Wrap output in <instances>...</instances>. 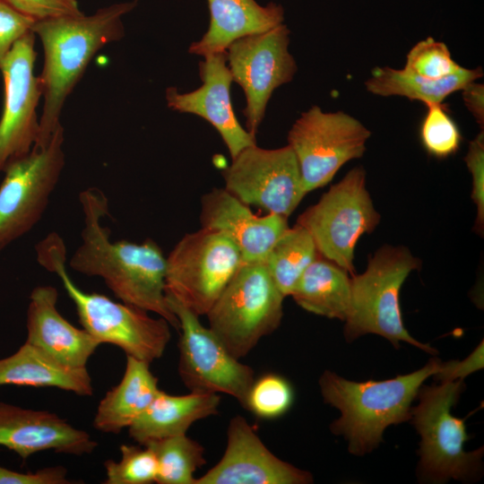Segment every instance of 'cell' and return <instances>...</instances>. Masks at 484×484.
I'll list each match as a JSON object with an SVG mask.
<instances>
[{
  "label": "cell",
  "mask_w": 484,
  "mask_h": 484,
  "mask_svg": "<svg viewBox=\"0 0 484 484\" xmlns=\"http://www.w3.org/2000/svg\"><path fill=\"white\" fill-rule=\"evenodd\" d=\"M225 189L247 205L289 217L304 192L292 149H263L256 144L241 151L222 171Z\"/></svg>",
  "instance_id": "cell-14"
},
{
  "label": "cell",
  "mask_w": 484,
  "mask_h": 484,
  "mask_svg": "<svg viewBox=\"0 0 484 484\" xmlns=\"http://www.w3.org/2000/svg\"><path fill=\"white\" fill-rule=\"evenodd\" d=\"M0 445L25 461L44 451L90 454L98 443L85 430L74 428L56 413L0 402Z\"/></svg>",
  "instance_id": "cell-18"
},
{
  "label": "cell",
  "mask_w": 484,
  "mask_h": 484,
  "mask_svg": "<svg viewBox=\"0 0 484 484\" xmlns=\"http://www.w3.org/2000/svg\"><path fill=\"white\" fill-rule=\"evenodd\" d=\"M290 30L281 23L233 41L226 49L232 79L244 91L246 131L255 136L275 89L292 81L297 64L289 51Z\"/></svg>",
  "instance_id": "cell-13"
},
{
  "label": "cell",
  "mask_w": 484,
  "mask_h": 484,
  "mask_svg": "<svg viewBox=\"0 0 484 484\" xmlns=\"http://www.w3.org/2000/svg\"><path fill=\"white\" fill-rule=\"evenodd\" d=\"M310 472L274 455L255 428L240 416L227 428V445L220 460L194 484H308Z\"/></svg>",
  "instance_id": "cell-16"
},
{
  "label": "cell",
  "mask_w": 484,
  "mask_h": 484,
  "mask_svg": "<svg viewBox=\"0 0 484 484\" xmlns=\"http://www.w3.org/2000/svg\"><path fill=\"white\" fill-rule=\"evenodd\" d=\"M348 272L319 255L304 272L290 296L305 310L345 321L350 308Z\"/></svg>",
  "instance_id": "cell-25"
},
{
  "label": "cell",
  "mask_w": 484,
  "mask_h": 484,
  "mask_svg": "<svg viewBox=\"0 0 484 484\" xmlns=\"http://www.w3.org/2000/svg\"><path fill=\"white\" fill-rule=\"evenodd\" d=\"M427 114L420 126V140L428 154L445 159L454 155L460 148V130L440 104L428 105Z\"/></svg>",
  "instance_id": "cell-31"
},
{
  "label": "cell",
  "mask_w": 484,
  "mask_h": 484,
  "mask_svg": "<svg viewBox=\"0 0 484 484\" xmlns=\"http://www.w3.org/2000/svg\"><path fill=\"white\" fill-rule=\"evenodd\" d=\"M462 99L467 109L476 122L483 127L484 124V86L476 81L467 84L462 90Z\"/></svg>",
  "instance_id": "cell-38"
},
{
  "label": "cell",
  "mask_w": 484,
  "mask_h": 484,
  "mask_svg": "<svg viewBox=\"0 0 484 484\" xmlns=\"http://www.w3.org/2000/svg\"><path fill=\"white\" fill-rule=\"evenodd\" d=\"M35 39L33 31L20 39L1 67L4 105L0 117V172L29 154L38 141L37 108L42 90L35 74Z\"/></svg>",
  "instance_id": "cell-15"
},
{
  "label": "cell",
  "mask_w": 484,
  "mask_h": 484,
  "mask_svg": "<svg viewBox=\"0 0 484 484\" xmlns=\"http://www.w3.org/2000/svg\"><path fill=\"white\" fill-rule=\"evenodd\" d=\"M57 290L50 285L35 287L27 310V339L58 361L86 367L100 343L83 328L79 329L57 310Z\"/></svg>",
  "instance_id": "cell-20"
},
{
  "label": "cell",
  "mask_w": 484,
  "mask_h": 484,
  "mask_svg": "<svg viewBox=\"0 0 484 484\" xmlns=\"http://www.w3.org/2000/svg\"><path fill=\"white\" fill-rule=\"evenodd\" d=\"M463 389V380H455L424 385L418 393L419 403L411 409V419L421 437L419 470L426 480H469L480 471L483 447L473 452L463 449L468 438L465 419L451 413Z\"/></svg>",
  "instance_id": "cell-7"
},
{
  "label": "cell",
  "mask_w": 484,
  "mask_h": 484,
  "mask_svg": "<svg viewBox=\"0 0 484 484\" xmlns=\"http://www.w3.org/2000/svg\"><path fill=\"white\" fill-rule=\"evenodd\" d=\"M461 67L452 58L445 43L428 38L409 51L403 69L424 78L437 80L455 73Z\"/></svg>",
  "instance_id": "cell-32"
},
{
  "label": "cell",
  "mask_w": 484,
  "mask_h": 484,
  "mask_svg": "<svg viewBox=\"0 0 484 484\" xmlns=\"http://www.w3.org/2000/svg\"><path fill=\"white\" fill-rule=\"evenodd\" d=\"M465 163L471 173L472 191L471 199L477 205V218L474 231L483 235L484 229V134L481 131L470 143L468 152L464 158Z\"/></svg>",
  "instance_id": "cell-33"
},
{
  "label": "cell",
  "mask_w": 484,
  "mask_h": 484,
  "mask_svg": "<svg viewBox=\"0 0 484 484\" xmlns=\"http://www.w3.org/2000/svg\"><path fill=\"white\" fill-rule=\"evenodd\" d=\"M440 365L438 359H433L417 371L384 381L354 382L324 371L319 379L323 399L341 411L330 426L332 432L348 440L353 454L373 451L387 427L411 419L412 401Z\"/></svg>",
  "instance_id": "cell-3"
},
{
  "label": "cell",
  "mask_w": 484,
  "mask_h": 484,
  "mask_svg": "<svg viewBox=\"0 0 484 484\" xmlns=\"http://www.w3.org/2000/svg\"><path fill=\"white\" fill-rule=\"evenodd\" d=\"M202 228L224 233L238 248L243 262L264 261L275 241L289 228L287 217L257 216L225 188H213L201 200Z\"/></svg>",
  "instance_id": "cell-19"
},
{
  "label": "cell",
  "mask_w": 484,
  "mask_h": 484,
  "mask_svg": "<svg viewBox=\"0 0 484 484\" xmlns=\"http://www.w3.org/2000/svg\"><path fill=\"white\" fill-rule=\"evenodd\" d=\"M310 233L296 224L275 241L264 263L278 290L290 296L306 269L319 256Z\"/></svg>",
  "instance_id": "cell-27"
},
{
  "label": "cell",
  "mask_w": 484,
  "mask_h": 484,
  "mask_svg": "<svg viewBox=\"0 0 484 484\" xmlns=\"http://www.w3.org/2000/svg\"><path fill=\"white\" fill-rule=\"evenodd\" d=\"M158 465L156 483L194 484L195 471L206 463L204 448L186 434L154 440L146 445Z\"/></svg>",
  "instance_id": "cell-28"
},
{
  "label": "cell",
  "mask_w": 484,
  "mask_h": 484,
  "mask_svg": "<svg viewBox=\"0 0 484 484\" xmlns=\"http://www.w3.org/2000/svg\"><path fill=\"white\" fill-rule=\"evenodd\" d=\"M203 57L204 60L199 63L202 86L185 93L169 87L166 90L167 104L174 111L194 114L209 122L234 159L244 149L255 145L256 138L241 126L233 111L230 99L233 79L227 65L226 52Z\"/></svg>",
  "instance_id": "cell-17"
},
{
  "label": "cell",
  "mask_w": 484,
  "mask_h": 484,
  "mask_svg": "<svg viewBox=\"0 0 484 484\" xmlns=\"http://www.w3.org/2000/svg\"><path fill=\"white\" fill-rule=\"evenodd\" d=\"M118 462L108 459L104 462V484H151L156 482V457L147 445L123 444Z\"/></svg>",
  "instance_id": "cell-30"
},
{
  "label": "cell",
  "mask_w": 484,
  "mask_h": 484,
  "mask_svg": "<svg viewBox=\"0 0 484 484\" xmlns=\"http://www.w3.org/2000/svg\"><path fill=\"white\" fill-rule=\"evenodd\" d=\"M370 131L342 111L324 112L313 106L295 121L288 134L306 194L324 186L350 160L366 151Z\"/></svg>",
  "instance_id": "cell-11"
},
{
  "label": "cell",
  "mask_w": 484,
  "mask_h": 484,
  "mask_svg": "<svg viewBox=\"0 0 484 484\" xmlns=\"http://www.w3.org/2000/svg\"><path fill=\"white\" fill-rule=\"evenodd\" d=\"M380 218L366 188V171L356 167L300 214L297 224L310 233L321 256L352 276L355 246L361 235L376 229Z\"/></svg>",
  "instance_id": "cell-9"
},
{
  "label": "cell",
  "mask_w": 484,
  "mask_h": 484,
  "mask_svg": "<svg viewBox=\"0 0 484 484\" xmlns=\"http://www.w3.org/2000/svg\"><path fill=\"white\" fill-rule=\"evenodd\" d=\"M284 298L264 261L243 263L207 313L209 328L240 359L279 327Z\"/></svg>",
  "instance_id": "cell-6"
},
{
  "label": "cell",
  "mask_w": 484,
  "mask_h": 484,
  "mask_svg": "<svg viewBox=\"0 0 484 484\" xmlns=\"http://www.w3.org/2000/svg\"><path fill=\"white\" fill-rule=\"evenodd\" d=\"M60 125L47 144L10 163L0 185V252L41 219L65 167Z\"/></svg>",
  "instance_id": "cell-10"
},
{
  "label": "cell",
  "mask_w": 484,
  "mask_h": 484,
  "mask_svg": "<svg viewBox=\"0 0 484 484\" xmlns=\"http://www.w3.org/2000/svg\"><path fill=\"white\" fill-rule=\"evenodd\" d=\"M220 396L212 393L173 395L160 391L148 408L128 428L137 444L186 434L196 421L219 413Z\"/></svg>",
  "instance_id": "cell-22"
},
{
  "label": "cell",
  "mask_w": 484,
  "mask_h": 484,
  "mask_svg": "<svg viewBox=\"0 0 484 484\" xmlns=\"http://www.w3.org/2000/svg\"><path fill=\"white\" fill-rule=\"evenodd\" d=\"M293 400L290 382L280 375L268 373L255 378L243 407L260 419H272L284 415Z\"/></svg>",
  "instance_id": "cell-29"
},
{
  "label": "cell",
  "mask_w": 484,
  "mask_h": 484,
  "mask_svg": "<svg viewBox=\"0 0 484 484\" xmlns=\"http://www.w3.org/2000/svg\"><path fill=\"white\" fill-rule=\"evenodd\" d=\"M137 0L109 4L91 15H65L36 21L32 31L40 39L44 62L39 75L43 98L39 134L34 147L48 143L61 125L67 98L99 50L125 36L123 17Z\"/></svg>",
  "instance_id": "cell-2"
},
{
  "label": "cell",
  "mask_w": 484,
  "mask_h": 484,
  "mask_svg": "<svg viewBox=\"0 0 484 484\" xmlns=\"http://www.w3.org/2000/svg\"><path fill=\"white\" fill-rule=\"evenodd\" d=\"M18 12L34 21L83 13L77 0H4Z\"/></svg>",
  "instance_id": "cell-35"
},
{
  "label": "cell",
  "mask_w": 484,
  "mask_h": 484,
  "mask_svg": "<svg viewBox=\"0 0 484 484\" xmlns=\"http://www.w3.org/2000/svg\"><path fill=\"white\" fill-rule=\"evenodd\" d=\"M210 25L198 41L189 47V53L205 56L226 51L236 39L266 31L284 20L281 4L260 5L255 0H207Z\"/></svg>",
  "instance_id": "cell-21"
},
{
  "label": "cell",
  "mask_w": 484,
  "mask_h": 484,
  "mask_svg": "<svg viewBox=\"0 0 484 484\" xmlns=\"http://www.w3.org/2000/svg\"><path fill=\"white\" fill-rule=\"evenodd\" d=\"M8 385L55 387L80 396L93 393L87 367L67 366L27 341L11 356L0 359V387Z\"/></svg>",
  "instance_id": "cell-23"
},
{
  "label": "cell",
  "mask_w": 484,
  "mask_h": 484,
  "mask_svg": "<svg viewBox=\"0 0 484 484\" xmlns=\"http://www.w3.org/2000/svg\"><path fill=\"white\" fill-rule=\"evenodd\" d=\"M481 67H461L455 73L437 80L411 73L405 69L376 67L365 82L367 91L381 97L401 96L426 104H440L450 94L481 78Z\"/></svg>",
  "instance_id": "cell-26"
},
{
  "label": "cell",
  "mask_w": 484,
  "mask_h": 484,
  "mask_svg": "<svg viewBox=\"0 0 484 484\" xmlns=\"http://www.w3.org/2000/svg\"><path fill=\"white\" fill-rule=\"evenodd\" d=\"M420 266L421 261L403 246L386 245L368 258L366 271L350 278V308L344 326L348 341L375 333L388 340L395 348L404 341L430 354L437 352L415 340L402 318L401 288L410 272Z\"/></svg>",
  "instance_id": "cell-5"
},
{
  "label": "cell",
  "mask_w": 484,
  "mask_h": 484,
  "mask_svg": "<svg viewBox=\"0 0 484 484\" xmlns=\"http://www.w3.org/2000/svg\"><path fill=\"white\" fill-rule=\"evenodd\" d=\"M483 367V342L462 361L452 360L440 365L434 375L440 382L463 380L468 375Z\"/></svg>",
  "instance_id": "cell-37"
},
{
  "label": "cell",
  "mask_w": 484,
  "mask_h": 484,
  "mask_svg": "<svg viewBox=\"0 0 484 484\" xmlns=\"http://www.w3.org/2000/svg\"><path fill=\"white\" fill-rule=\"evenodd\" d=\"M36 254L39 264L59 278L74 304L80 324L96 341L115 345L126 356L149 364L163 356L171 339V325L166 319L81 290L67 272L66 247L57 233H50L39 242Z\"/></svg>",
  "instance_id": "cell-4"
},
{
  "label": "cell",
  "mask_w": 484,
  "mask_h": 484,
  "mask_svg": "<svg viewBox=\"0 0 484 484\" xmlns=\"http://www.w3.org/2000/svg\"><path fill=\"white\" fill-rule=\"evenodd\" d=\"M35 22L4 0H0V73L2 65L14 44L32 31Z\"/></svg>",
  "instance_id": "cell-34"
},
{
  "label": "cell",
  "mask_w": 484,
  "mask_h": 484,
  "mask_svg": "<svg viewBox=\"0 0 484 484\" xmlns=\"http://www.w3.org/2000/svg\"><path fill=\"white\" fill-rule=\"evenodd\" d=\"M79 201L84 225L70 267L101 278L120 301L156 314L178 329V319L165 291L167 257L158 244L150 238L143 243L110 240L109 229L101 224V219L108 215V200L100 189L82 191Z\"/></svg>",
  "instance_id": "cell-1"
},
{
  "label": "cell",
  "mask_w": 484,
  "mask_h": 484,
  "mask_svg": "<svg viewBox=\"0 0 484 484\" xmlns=\"http://www.w3.org/2000/svg\"><path fill=\"white\" fill-rule=\"evenodd\" d=\"M243 263L224 233L202 228L186 234L167 257L166 296L198 316L206 315Z\"/></svg>",
  "instance_id": "cell-8"
},
{
  "label": "cell",
  "mask_w": 484,
  "mask_h": 484,
  "mask_svg": "<svg viewBox=\"0 0 484 484\" xmlns=\"http://www.w3.org/2000/svg\"><path fill=\"white\" fill-rule=\"evenodd\" d=\"M67 470L61 466H49L35 472H19L0 466V484H71Z\"/></svg>",
  "instance_id": "cell-36"
},
{
  "label": "cell",
  "mask_w": 484,
  "mask_h": 484,
  "mask_svg": "<svg viewBox=\"0 0 484 484\" xmlns=\"http://www.w3.org/2000/svg\"><path fill=\"white\" fill-rule=\"evenodd\" d=\"M179 322L177 371L190 392L225 393L244 406L255 380L254 369L241 363L199 316L167 297Z\"/></svg>",
  "instance_id": "cell-12"
},
{
  "label": "cell",
  "mask_w": 484,
  "mask_h": 484,
  "mask_svg": "<svg viewBox=\"0 0 484 484\" xmlns=\"http://www.w3.org/2000/svg\"><path fill=\"white\" fill-rule=\"evenodd\" d=\"M158 383L149 363L126 356L124 375L99 401L93 427L113 434L128 428L160 393Z\"/></svg>",
  "instance_id": "cell-24"
}]
</instances>
